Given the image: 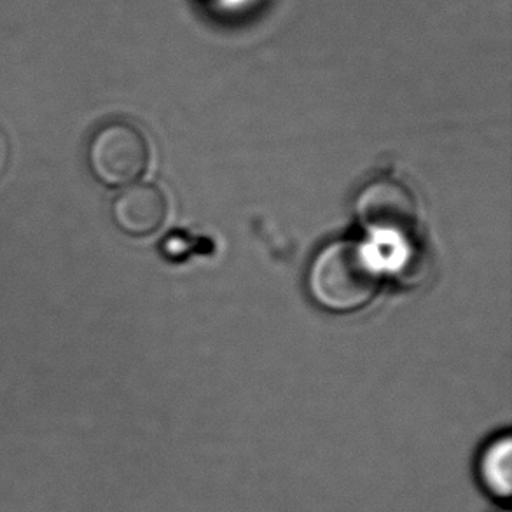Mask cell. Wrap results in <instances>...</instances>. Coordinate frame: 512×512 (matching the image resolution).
<instances>
[{"mask_svg": "<svg viewBox=\"0 0 512 512\" xmlns=\"http://www.w3.org/2000/svg\"><path fill=\"white\" fill-rule=\"evenodd\" d=\"M353 212L360 226L378 238L404 240L418 226L415 194L402 180L387 175L369 180L360 189L353 201Z\"/></svg>", "mask_w": 512, "mask_h": 512, "instance_id": "3", "label": "cell"}, {"mask_svg": "<svg viewBox=\"0 0 512 512\" xmlns=\"http://www.w3.org/2000/svg\"><path fill=\"white\" fill-rule=\"evenodd\" d=\"M278 0H186L189 11L217 28L247 27L270 13Z\"/></svg>", "mask_w": 512, "mask_h": 512, "instance_id": "5", "label": "cell"}, {"mask_svg": "<svg viewBox=\"0 0 512 512\" xmlns=\"http://www.w3.org/2000/svg\"><path fill=\"white\" fill-rule=\"evenodd\" d=\"M478 478L490 497L509 502L512 495V439L509 432L493 437L479 453Z\"/></svg>", "mask_w": 512, "mask_h": 512, "instance_id": "6", "label": "cell"}, {"mask_svg": "<svg viewBox=\"0 0 512 512\" xmlns=\"http://www.w3.org/2000/svg\"><path fill=\"white\" fill-rule=\"evenodd\" d=\"M168 200L160 187L137 182L121 189L111 203L114 226L130 238H147L167 221Z\"/></svg>", "mask_w": 512, "mask_h": 512, "instance_id": "4", "label": "cell"}, {"mask_svg": "<svg viewBox=\"0 0 512 512\" xmlns=\"http://www.w3.org/2000/svg\"><path fill=\"white\" fill-rule=\"evenodd\" d=\"M4 161H6V149H4V142L0 139V172L4 168Z\"/></svg>", "mask_w": 512, "mask_h": 512, "instance_id": "7", "label": "cell"}, {"mask_svg": "<svg viewBox=\"0 0 512 512\" xmlns=\"http://www.w3.org/2000/svg\"><path fill=\"white\" fill-rule=\"evenodd\" d=\"M305 287L320 310L348 315L373 303L381 289V271L364 243L340 238L313 254Z\"/></svg>", "mask_w": 512, "mask_h": 512, "instance_id": "1", "label": "cell"}, {"mask_svg": "<svg viewBox=\"0 0 512 512\" xmlns=\"http://www.w3.org/2000/svg\"><path fill=\"white\" fill-rule=\"evenodd\" d=\"M151 146L146 133L126 119H111L91 133L86 163L93 179L111 189L137 184L149 168Z\"/></svg>", "mask_w": 512, "mask_h": 512, "instance_id": "2", "label": "cell"}, {"mask_svg": "<svg viewBox=\"0 0 512 512\" xmlns=\"http://www.w3.org/2000/svg\"><path fill=\"white\" fill-rule=\"evenodd\" d=\"M499 512H509V511H507V509H504V511H499Z\"/></svg>", "mask_w": 512, "mask_h": 512, "instance_id": "8", "label": "cell"}]
</instances>
